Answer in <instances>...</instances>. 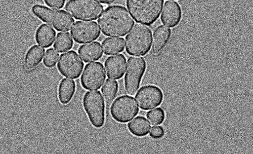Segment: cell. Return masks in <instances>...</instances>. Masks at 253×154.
<instances>
[{
	"instance_id": "1",
	"label": "cell",
	"mask_w": 253,
	"mask_h": 154,
	"mask_svg": "<svg viewBox=\"0 0 253 154\" xmlns=\"http://www.w3.org/2000/svg\"><path fill=\"white\" fill-rule=\"evenodd\" d=\"M98 23L103 35L113 37L126 36L134 25L126 8L120 5L106 8Z\"/></svg>"
},
{
	"instance_id": "2",
	"label": "cell",
	"mask_w": 253,
	"mask_h": 154,
	"mask_svg": "<svg viewBox=\"0 0 253 154\" xmlns=\"http://www.w3.org/2000/svg\"><path fill=\"white\" fill-rule=\"evenodd\" d=\"M164 0H126L128 11L136 23L150 26L160 17Z\"/></svg>"
},
{
	"instance_id": "3",
	"label": "cell",
	"mask_w": 253,
	"mask_h": 154,
	"mask_svg": "<svg viewBox=\"0 0 253 154\" xmlns=\"http://www.w3.org/2000/svg\"><path fill=\"white\" fill-rule=\"evenodd\" d=\"M152 34L145 25L136 24L126 37V51L134 56L146 55L151 49Z\"/></svg>"
},
{
	"instance_id": "4",
	"label": "cell",
	"mask_w": 253,
	"mask_h": 154,
	"mask_svg": "<svg viewBox=\"0 0 253 154\" xmlns=\"http://www.w3.org/2000/svg\"><path fill=\"white\" fill-rule=\"evenodd\" d=\"M32 11L37 18L55 28L59 32L70 30L74 23V19L64 10H56L40 5L32 7Z\"/></svg>"
},
{
	"instance_id": "5",
	"label": "cell",
	"mask_w": 253,
	"mask_h": 154,
	"mask_svg": "<svg viewBox=\"0 0 253 154\" xmlns=\"http://www.w3.org/2000/svg\"><path fill=\"white\" fill-rule=\"evenodd\" d=\"M83 104L91 124L97 128L104 126L105 104L100 91H91L86 92Z\"/></svg>"
},
{
	"instance_id": "6",
	"label": "cell",
	"mask_w": 253,
	"mask_h": 154,
	"mask_svg": "<svg viewBox=\"0 0 253 154\" xmlns=\"http://www.w3.org/2000/svg\"><path fill=\"white\" fill-rule=\"evenodd\" d=\"M65 9L77 20H95L102 14L103 6L94 0H70Z\"/></svg>"
},
{
	"instance_id": "7",
	"label": "cell",
	"mask_w": 253,
	"mask_h": 154,
	"mask_svg": "<svg viewBox=\"0 0 253 154\" xmlns=\"http://www.w3.org/2000/svg\"><path fill=\"white\" fill-rule=\"evenodd\" d=\"M146 68V62L143 58L131 57L128 58L124 80L125 88L128 94L134 95L136 94L139 88Z\"/></svg>"
},
{
	"instance_id": "8",
	"label": "cell",
	"mask_w": 253,
	"mask_h": 154,
	"mask_svg": "<svg viewBox=\"0 0 253 154\" xmlns=\"http://www.w3.org/2000/svg\"><path fill=\"white\" fill-rule=\"evenodd\" d=\"M139 108L135 100L128 95L116 99L111 107L112 117L116 122L126 123L130 121L139 113Z\"/></svg>"
},
{
	"instance_id": "9",
	"label": "cell",
	"mask_w": 253,
	"mask_h": 154,
	"mask_svg": "<svg viewBox=\"0 0 253 154\" xmlns=\"http://www.w3.org/2000/svg\"><path fill=\"white\" fill-rule=\"evenodd\" d=\"M104 67L100 62H93L85 66L81 77V84L84 89L95 90L101 88L106 79Z\"/></svg>"
},
{
	"instance_id": "10",
	"label": "cell",
	"mask_w": 253,
	"mask_h": 154,
	"mask_svg": "<svg viewBox=\"0 0 253 154\" xmlns=\"http://www.w3.org/2000/svg\"><path fill=\"white\" fill-rule=\"evenodd\" d=\"M84 68V62L74 51L62 54L57 64L58 70L62 76L73 79L80 77Z\"/></svg>"
},
{
	"instance_id": "11",
	"label": "cell",
	"mask_w": 253,
	"mask_h": 154,
	"mask_svg": "<svg viewBox=\"0 0 253 154\" xmlns=\"http://www.w3.org/2000/svg\"><path fill=\"white\" fill-rule=\"evenodd\" d=\"M135 99L140 109L148 111L161 105L164 100V94L159 87L147 85L141 87L135 95Z\"/></svg>"
},
{
	"instance_id": "12",
	"label": "cell",
	"mask_w": 253,
	"mask_h": 154,
	"mask_svg": "<svg viewBox=\"0 0 253 154\" xmlns=\"http://www.w3.org/2000/svg\"><path fill=\"white\" fill-rule=\"evenodd\" d=\"M71 34L77 43L84 44L97 40L101 35V32L97 23L80 21L75 23Z\"/></svg>"
},
{
	"instance_id": "13",
	"label": "cell",
	"mask_w": 253,
	"mask_h": 154,
	"mask_svg": "<svg viewBox=\"0 0 253 154\" xmlns=\"http://www.w3.org/2000/svg\"><path fill=\"white\" fill-rule=\"evenodd\" d=\"M182 16V9L179 3L167 1L161 16V22L169 28H175L180 23Z\"/></svg>"
},
{
	"instance_id": "14",
	"label": "cell",
	"mask_w": 253,
	"mask_h": 154,
	"mask_svg": "<svg viewBox=\"0 0 253 154\" xmlns=\"http://www.w3.org/2000/svg\"><path fill=\"white\" fill-rule=\"evenodd\" d=\"M107 76L109 78L119 80L126 73V59L122 54L110 56L105 63Z\"/></svg>"
},
{
	"instance_id": "15",
	"label": "cell",
	"mask_w": 253,
	"mask_h": 154,
	"mask_svg": "<svg viewBox=\"0 0 253 154\" xmlns=\"http://www.w3.org/2000/svg\"><path fill=\"white\" fill-rule=\"evenodd\" d=\"M171 36V30L164 26L156 29L153 34L152 53L158 55L168 43Z\"/></svg>"
},
{
	"instance_id": "16",
	"label": "cell",
	"mask_w": 253,
	"mask_h": 154,
	"mask_svg": "<svg viewBox=\"0 0 253 154\" xmlns=\"http://www.w3.org/2000/svg\"><path fill=\"white\" fill-rule=\"evenodd\" d=\"M78 53L85 62L98 61L103 56L101 45L97 41L82 45Z\"/></svg>"
},
{
	"instance_id": "17",
	"label": "cell",
	"mask_w": 253,
	"mask_h": 154,
	"mask_svg": "<svg viewBox=\"0 0 253 154\" xmlns=\"http://www.w3.org/2000/svg\"><path fill=\"white\" fill-rule=\"evenodd\" d=\"M45 50L44 48L35 45L28 49L24 60V69L31 72L38 66L43 60Z\"/></svg>"
},
{
	"instance_id": "18",
	"label": "cell",
	"mask_w": 253,
	"mask_h": 154,
	"mask_svg": "<svg viewBox=\"0 0 253 154\" xmlns=\"http://www.w3.org/2000/svg\"><path fill=\"white\" fill-rule=\"evenodd\" d=\"M56 33L51 26L42 24L37 29L35 38L37 43L44 48L51 47L55 40Z\"/></svg>"
},
{
	"instance_id": "19",
	"label": "cell",
	"mask_w": 253,
	"mask_h": 154,
	"mask_svg": "<svg viewBox=\"0 0 253 154\" xmlns=\"http://www.w3.org/2000/svg\"><path fill=\"white\" fill-rule=\"evenodd\" d=\"M76 91V82L71 79H63L58 89V97L61 103L63 105H67L72 101Z\"/></svg>"
},
{
	"instance_id": "20",
	"label": "cell",
	"mask_w": 253,
	"mask_h": 154,
	"mask_svg": "<svg viewBox=\"0 0 253 154\" xmlns=\"http://www.w3.org/2000/svg\"><path fill=\"white\" fill-rule=\"evenodd\" d=\"M127 127L132 135L142 137L148 135L151 130V124L144 116H139L128 123Z\"/></svg>"
},
{
	"instance_id": "21",
	"label": "cell",
	"mask_w": 253,
	"mask_h": 154,
	"mask_svg": "<svg viewBox=\"0 0 253 154\" xmlns=\"http://www.w3.org/2000/svg\"><path fill=\"white\" fill-rule=\"evenodd\" d=\"M102 45L106 55H115L125 49V40L122 38H107L103 41Z\"/></svg>"
},
{
	"instance_id": "22",
	"label": "cell",
	"mask_w": 253,
	"mask_h": 154,
	"mask_svg": "<svg viewBox=\"0 0 253 154\" xmlns=\"http://www.w3.org/2000/svg\"><path fill=\"white\" fill-rule=\"evenodd\" d=\"M102 93L104 96L107 108H109L113 103L119 91L118 82L116 81L107 79L102 87Z\"/></svg>"
},
{
	"instance_id": "23",
	"label": "cell",
	"mask_w": 253,
	"mask_h": 154,
	"mask_svg": "<svg viewBox=\"0 0 253 154\" xmlns=\"http://www.w3.org/2000/svg\"><path fill=\"white\" fill-rule=\"evenodd\" d=\"M73 44V40L69 33L61 32L57 35L53 47L58 52L63 53L71 49Z\"/></svg>"
},
{
	"instance_id": "24",
	"label": "cell",
	"mask_w": 253,
	"mask_h": 154,
	"mask_svg": "<svg viewBox=\"0 0 253 154\" xmlns=\"http://www.w3.org/2000/svg\"><path fill=\"white\" fill-rule=\"evenodd\" d=\"M147 116L153 126L160 125L163 123L166 117L165 112L161 108L148 112Z\"/></svg>"
},
{
	"instance_id": "25",
	"label": "cell",
	"mask_w": 253,
	"mask_h": 154,
	"mask_svg": "<svg viewBox=\"0 0 253 154\" xmlns=\"http://www.w3.org/2000/svg\"><path fill=\"white\" fill-rule=\"evenodd\" d=\"M59 55L53 48H49L45 52L43 64L48 68H53L56 65Z\"/></svg>"
},
{
	"instance_id": "26",
	"label": "cell",
	"mask_w": 253,
	"mask_h": 154,
	"mask_svg": "<svg viewBox=\"0 0 253 154\" xmlns=\"http://www.w3.org/2000/svg\"><path fill=\"white\" fill-rule=\"evenodd\" d=\"M149 135L153 139H160L165 135L164 129L161 126H153L149 132Z\"/></svg>"
},
{
	"instance_id": "27",
	"label": "cell",
	"mask_w": 253,
	"mask_h": 154,
	"mask_svg": "<svg viewBox=\"0 0 253 154\" xmlns=\"http://www.w3.org/2000/svg\"><path fill=\"white\" fill-rule=\"evenodd\" d=\"M46 5L55 9H61L65 5L66 0H44Z\"/></svg>"
},
{
	"instance_id": "28",
	"label": "cell",
	"mask_w": 253,
	"mask_h": 154,
	"mask_svg": "<svg viewBox=\"0 0 253 154\" xmlns=\"http://www.w3.org/2000/svg\"><path fill=\"white\" fill-rule=\"evenodd\" d=\"M99 2L104 4H111L114 3L116 0H96Z\"/></svg>"
}]
</instances>
